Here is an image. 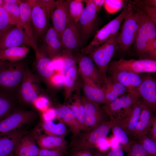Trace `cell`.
<instances>
[{
    "label": "cell",
    "instance_id": "6da1fadb",
    "mask_svg": "<svg viewBox=\"0 0 156 156\" xmlns=\"http://www.w3.org/2000/svg\"><path fill=\"white\" fill-rule=\"evenodd\" d=\"M26 67L19 61H3L0 68V89L18 95Z\"/></svg>",
    "mask_w": 156,
    "mask_h": 156
},
{
    "label": "cell",
    "instance_id": "7a4b0ae2",
    "mask_svg": "<svg viewBox=\"0 0 156 156\" xmlns=\"http://www.w3.org/2000/svg\"><path fill=\"white\" fill-rule=\"evenodd\" d=\"M113 125V122L110 120L103 122L91 131H80L73 136L70 146L73 150L89 151L97 145L100 140L106 138Z\"/></svg>",
    "mask_w": 156,
    "mask_h": 156
},
{
    "label": "cell",
    "instance_id": "3957f363",
    "mask_svg": "<svg viewBox=\"0 0 156 156\" xmlns=\"http://www.w3.org/2000/svg\"><path fill=\"white\" fill-rule=\"evenodd\" d=\"M118 34L94 49L89 54L101 75L103 79L107 77L109 64L118 48Z\"/></svg>",
    "mask_w": 156,
    "mask_h": 156
},
{
    "label": "cell",
    "instance_id": "277c9868",
    "mask_svg": "<svg viewBox=\"0 0 156 156\" xmlns=\"http://www.w3.org/2000/svg\"><path fill=\"white\" fill-rule=\"evenodd\" d=\"M137 13L132 7L124 20L120 32L118 37V48L122 51L127 50L134 43L140 26Z\"/></svg>",
    "mask_w": 156,
    "mask_h": 156
},
{
    "label": "cell",
    "instance_id": "5b68a950",
    "mask_svg": "<svg viewBox=\"0 0 156 156\" xmlns=\"http://www.w3.org/2000/svg\"><path fill=\"white\" fill-rule=\"evenodd\" d=\"M121 70L139 74L156 72V60L148 59L126 60L121 58L110 62L107 72Z\"/></svg>",
    "mask_w": 156,
    "mask_h": 156
},
{
    "label": "cell",
    "instance_id": "8992f818",
    "mask_svg": "<svg viewBox=\"0 0 156 156\" xmlns=\"http://www.w3.org/2000/svg\"><path fill=\"white\" fill-rule=\"evenodd\" d=\"M140 97L137 91L129 92L127 94L105 104L103 109L110 117L111 120H116L127 114Z\"/></svg>",
    "mask_w": 156,
    "mask_h": 156
},
{
    "label": "cell",
    "instance_id": "52a82bcc",
    "mask_svg": "<svg viewBox=\"0 0 156 156\" xmlns=\"http://www.w3.org/2000/svg\"><path fill=\"white\" fill-rule=\"evenodd\" d=\"M140 20V26L134 42V48L140 59H148L146 50L147 43L155 34L156 27L150 20L145 18L139 11L136 12Z\"/></svg>",
    "mask_w": 156,
    "mask_h": 156
},
{
    "label": "cell",
    "instance_id": "ba28073f",
    "mask_svg": "<svg viewBox=\"0 0 156 156\" xmlns=\"http://www.w3.org/2000/svg\"><path fill=\"white\" fill-rule=\"evenodd\" d=\"M40 92L39 83L38 78L27 67L18 92V100L28 103H33L39 97Z\"/></svg>",
    "mask_w": 156,
    "mask_h": 156
},
{
    "label": "cell",
    "instance_id": "9c48e42d",
    "mask_svg": "<svg viewBox=\"0 0 156 156\" xmlns=\"http://www.w3.org/2000/svg\"><path fill=\"white\" fill-rule=\"evenodd\" d=\"M36 112L14 109L7 117L0 121V136L15 131L36 117Z\"/></svg>",
    "mask_w": 156,
    "mask_h": 156
},
{
    "label": "cell",
    "instance_id": "30bf717a",
    "mask_svg": "<svg viewBox=\"0 0 156 156\" xmlns=\"http://www.w3.org/2000/svg\"><path fill=\"white\" fill-rule=\"evenodd\" d=\"M63 50L77 51L83 40L78 23L69 14L66 27L60 37Z\"/></svg>",
    "mask_w": 156,
    "mask_h": 156
},
{
    "label": "cell",
    "instance_id": "8fae6325",
    "mask_svg": "<svg viewBox=\"0 0 156 156\" xmlns=\"http://www.w3.org/2000/svg\"><path fill=\"white\" fill-rule=\"evenodd\" d=\"M31 8V18L36 38L47 31L50 18L42 0H28Z\"/></svg>",
    "mask_w": 156,
    "mask_h": 156
},
{
    "label": "cell",
    "instance_id": "7c38bea8",
    "mask_svg": "<svg viewBox=\"0 0 156 156\" xmlns=\"http://www.w3.org/2000/svg\"><path fill=\"white\" fill-rule=\"evenodd\" d=\"M32 45L19 24L13 25L0 36V51L18 46Z\"/></svg>",
    "mask_w": 156,
    "mask_h": 156
},
{
    "label": "cell",
    "instance_id": "4fadbf2b",
    "mask_svg": "<svg viewBox=\"0 0 156 156\" xmlns=\"http://www.w3.org/2000/svg\"><path fill=\"white\" fill-rule=\"evenodd\" d=\"M84 1L86 6L78 22L83 40H87L94 31L96 27L97 14L93 0Z\"/></svg>",
    "mask_w": 156,
    "mask_h": 156
},
{
    "label": "cell",
    "instance_id": "5bb4252c",
    "mask_svg": "<svg viewBox=\"0 0 156 156\" xmlns=\"http://www.w3.org/2000/svg\"><path fill=\"white\" fill-rule=\"evenodd\" d=\"M74 57L78 64L80 74L89 78L100 87L104 89L103 79L90 57L82 53H79Z\"/></svg>",
    "mask_w": 156,
    "mask_h": 156
},
{
    "label": "cell",
    "instance_id": "9a60e30c",
    "mask_svg": "<svg viewBox=\"0 0 156 156\" xmlns=\"http://www.w3.org/2000/svg\"><path fill=\"white\" fill-rule=\"evenodd\" d=\"M69 16L68 5L67 0H57L49 13L53 27L61 37L66 25Z\"/></svg>",
    "mask_w": 156,
    "mask_h": 156
},
{
    "label": "cell",
    "instance_id": "2e32d148",
    "mask_svg": "<svg viewBox=\"0 0 156 156\" xmlns=\"http://www.w3.org/2000/svg\"><path fill=\"white\" fill-rule=\"evenodd\" d=\"M144 103L142 100H138L125 115L116 120H112L120 127L131 139H133V133L139 121L140 115Z\"/></svg>",
    "mask_w": 156,
    "mask_h": 156
},
{
    "label": "cell",
    "instance_id": "e0dca14e",
    "mask_svg": "<svg viewBox=\"0 0 156 156\" xmlns=\"http://www.w3.org/2000/svg\"><path fill=\"white\" fill-rule=\"evenodd\" d=\"M137 91L145 105L153 112L156 108V82L150 75L142 77Z\"/></svg>",
    "mask_w": 156,
    "mask_h": 156
},
{
    "label": "cell",
    "instance_id": "ac0fdd59",
    "mask_svg": "<svg viewBox=\"0 0 156 156\" xmlns=\"http://www.w3.org/2000/svg\"><path fill=\"white\" fill-rule=\"evenodd\" d=\"M81 99L85 110V131L94 129L102 122L103 114L99 105L91 101L84 96Z\"/></svg>",
    "mask_w": 156,
    "mask_h": 156
},
{
    "label": "cell",
    "instance_id": "d6986e66",
    "mask_svg": "<svg viewBox=\"0 0 156 156\" xmlns=\"http://www.w3.org/2000/svg\"><path fill=\"white\" fill-rule=\"evenodd\" d=\"M27 132L18 129L0 136V156H15L17 147Z\"/></svg>",
    "mask_w": 156,
    "mask_h": 156
},
{
    "label": "cell",
    "instance_id": "ffe728a7",
    "mask_svg": "<svg viewBox=\"0 0 156 156\" xmlns=\"http://www.w3.org/2000/svg\"><path fill=\"white\" fill-rule=\"evenodd\" d=\"M20 22L18 24L30 40L35 52L38 49L31 18V8L28 0L22 1L19 5Z\"/></svg>",
    "mask_w": 156,
    "mask_h": 156
},
{
    "label": "cell",
    "instance_id": "44dd1931",
    "mask_svg": "<svg viewBox=\"0 0 156 156\" xmlns=\"http://www.w3.org/2000/svg\"><path fill=\"white\" fill-rule=\"evenodd\" d=\"M41 49L51 60L61 55L63 49L61 39L53 27L46 31Z\"/></svg>",
    "mask_w": 156,
    "mask_h": 156
},
{
    "label": "cell",
    "instance_id": "7402d4cb",
    "mask_svg": "<svg viewBox=\"0 0 156 156\" xmlns=\"http://www.w3.org/2000/svg\"><path fill=\"white\" fill-rule=\"evenodd\" d=\"M111 80L119 83L127 89L128 92L137 91L140 84L142 77L139 74L121 70L107 72Z\"/></svg>",
    "mask_w": 156,
    "mask_h": 156
},
{
    "label": "cell",
    "instance_id": "603a6c76",
    "mask_svg": "<svg viewBox=\"0 0 156 156\" xmlns=\"http://www.w3.org/2000/svg\"><path fill=\"white\" fill-rule=\"evenodd\" d=\"M81 75L83 81L84 96L89 100L99 105L106 104L103 89L97 86L89 78Z\"/></svg>",
    "mask_w": 156,
    "mask_h": 156
},
{
    "label": "cell",
    "instance_id": "cb8c5ba5",
    "mask_svg": "<svg viewBox=\"0 0 156 156\" xmlns=\"http://www.w3.org/2000/svg\"><path fill=\"white\" fill-rule=\"evenodd\" d=\"M55 113L57 117L69 128L72 133L73 136L81 131L77 120L68 105H64L57 108L55 110Z\"/></svg>",
    "mask_w": 156,
    "mask_h": 156
},
{
    "label": "cell",
    "instance_id": "d4e9b609",
    "mask_svg": "<svg viewBox=\"0 0 156 156\" xmlns=\"http://www.w3.org/2000/svg\"><path fill=\"white\" fill-rule=\"evenodd\" d=\"M35 67L38 74L42 78L50 79L54 75L51 60L40 49L35 52Z\"/></svg>",
    "mask_w": 156,
    "mask_h": 156
},
{
    "label": "cell",
    "instance_id": "484cf974",
    "mask_svg": "<svg viewBox=\"0 0 156 156\" xmlns=\"http://www.w3.org/2000/svg\"><path fill=\"white\" fill-rule=\"evenodd\" d=\"M18 100L17 95L0 89V121L12 113Z\"/></svg>",
    "mask_w": 156,
    "mask_h": 156
},
{
    "label": "cell",
    "instance_id": "4316f807",
    "mask_svg": "<svg viewBox=\"0 0 156 156\" xmlns=\"http://www.w3.org/2000/svg\"><path fill=\"white\" fill-rule=\"evenodd\" d=\"M37 143L41 148L50 150H64L66 145L64 136L49 135L39 137Z\"/></svg>",
    "mask_w": 156,
    "mask_h": 156
},
{
    "label": "cell",
    "instance_id": "83f0119b",
    "mask_svg": "<svg viewBox=\"0 0 156 156\" xmlns=\"http://www.w3.org/2000/svg\"><path fill=\"white\" fill-rule=\"evenodd\" d=\"M29 50L27 46H18L0 51V60L12 63L19 61L26 56Z\"/></svg>",
    "mask_w": 156,
    "mask_h": 156
},
{
    "label": "cell",
    "instance_id": "f1b7e54d",
    "mask_svg": "<svg viewBox=\"0 0 156 156\" xmlns=\"http://www.w3.org/2000/svg\"><path fill=\"white\" fill-rule=\"evenodd\" d=\"M40 149L30 137L25 135L20 141L15 156H38Z\"/></svg>",
    "mask_w": 156,
    "mask_h": 156
},
{
    "label": "cell",
    "instance_id": "f546056e",
    "mask_svg": "<svg viewBox=\"0 0 156 156\" xmlns=\"http://www.w3.org/2000/svg\"><path fill=\"white\" fill-rule=\"evenodd\" d=\"M75 94L70 100L68 106L75 115L78 122L80 131H85V110L78 93Z\"/></svg>",
    "mask_w": 156,
    "mask_h": 156
},
{
    "label": "cell",
    "instance_id": "4dcf8cb0",
    "mask_svg": "<svg viewBox=\"0 0 156 156\" xmlns=\"http://www.w3.org/2000/svg\"><path fill=\"white\" fill-rule=\"evenodd\" d=\"M77 69L75 65L70 68L65 75V98L66 100L69 98L74 89L77 76Z\"/></svg>",
    "mask_w": 156,
    "mask_h": 156
},
{
    "label": "cell",
    "instance_id": "1f68e13d",
    "mask_svg": "<svg viewBox=\"0 0 156 156\" xmlns=\"http://www.w3.org/2000/svg\"><path fill=\"white\" fill-rule=\"evenodd\" d=\"M132 8L131 5L125 7L119 15L105 25L112 36L118 34L122 22Z\"/></svg>",
    "mask_w": 156,
    "mask_h": 156
},
{
    "label": "cell",
    "instance_id": "d6a6232c",
    "mask_svg": "<svg viewBox=\"0 0 156 156\" xmlns=\"http://www.w3.org/2000/svg\"><path fill=\"white\" fill-rule=\"evenodd\" d=\"M42 127L49 135L64 136L66 134L67 130L63 123H54L51 120L45 121L42 124Z\"/></svg>",
    "mask_w": 156,
    "mask_h": 156
},
{
    "label": "cell",
    "instance_id": "836d02e7",
    "mask_svg": "<svg viewBox=\"0 0 156 156\" xmlns=\"http://www.w3.org/2000/svg\"><path fill=\"white\" fill-rule=\"evenodd\" d=\"M2 7L6 11L10 21L13 25H17L20 23V12L19 5L4 2Z\"/></svg>",
    "mask_w": 156,
    "mask_h": 156
},
{
    "label": "cell",
    "instance_id": "e575fe53",
    "mask_svg": "<svg viewBox=\"0 0 156 156\" xmlns=\"http://www.w3.org/2000/svg\"><path fill=\"white\" fill-rule=\"evenodd\" d=\"M68 5L69 14L77 23H78L80 17L84 8L83 0H67Z\"/></svg>",
    "mask_w": 156,
    "mask_h": 156
},
{
    "label": "cell",
    "instance_id": "d590c367",
    "mask_svg": "<svg viewBox=\"0 0 156 156\" xmlns=\"http://www.w3.org/2000/svg\"><path fill=\"white\" fill-rule=\"evenodd\" d=\"M135 140L144 147L148 156H156V142L147 134L138 136Z\"/></svg>",
    "mask_w": 156,
    "mask_h": 156
},
{
    "label": "cell",
    "instance_id": "8d00e7d4",
    "mask_svg": "<svg viewBox=\"0 0 156 156\" xmlns=\"http://www.w3.org/2000/svg\"><path fill=\"white\" fill-rule=\"evenodd\" d=\"M61 56L62 59L63 66L58 71L59 73L65 75L68 70L76 64V61L71 52L63 50Z\"/></svg>",
    "mask_w": 156,
    "mask_h": 156
},
{
    "label": "cell",
    "instance_id": "74e56055",
    "mask_svg": "<svg viewBox=\"0 0 156 156\" xmlns=\"http://www.w3.org/2000/svg\"><path fill=\"white\" fill-rule=\"evenodd\" d=\"M112 122L113 125L112 129L115 137L128 150L131 141L129 136L120 127Z\"/></svg>",
    "mask_w": 156,
    "mask_h": 156
},
{
    "label": "cell",
    "instance_id": "f35d334b",
    "mask_svg": "<svg viewBox=\"0 0 156 156\" xmlns=\"http://www.w3.org/2000/svg\"><path fill=\"white\" fill-rule=\"evenodd\" d=\"M155 117H156L155 118ZM154 118L153 120L139 121L136 126L133 132V139L135 140L138 136L147 134L150 129Z\"/></svg>",
    "mask_w": 156,
    "mask_h": 156
},
{
    "label": "cell",
    "instance_id": "ab89813d",
    "mask_svg": "<svg viewBox=\"0 0 156 156\" xmlns=\"http://www.w3.org/2000/svg\"><path fill=\"white\" fill-rule=\"evenodd\" d=\"M127 156H148L147 153L142 146L137 141L131 140Z\"/></svg>",
    "mask_w": 156,
    "mask_h": 156
},
{
    "label": "cell",
    "instance_id": "60d3db41",
    "mask_svg": "<svg viewBox=\"0 0 156 156\" xmlns=\"http://www.w3.org/2000/svg\"><path fill=\"white\" fill-rule=\"evenodd\" d=\"M104 82L103 90L106 102L105 104H106L114 101L119 97L113 91L112 82L108 77L107 76L104 79Z\"/></svg>",
    "mask_w": 156,
    "mask_h": 156
},
{
    "label": "cell",
    "instance_id": "b9f144b4",
    "mask_svg": "<svg viewBox=\"0 0 156 156\" xmlns=\"http://www.w3.org/2000/svg\"><path fill=\"white\" fill-rule=\"evenodd\" d=\"M13 25L5 10L0 7V36Z\"/></svg>",
    "mask_w": 156,
    "mask_h": 156
},
{
    "label": "cell",
    "instance_id": "7bdbcfd3",
    "mask_svg": "<svg viewBox=\"0 0 156 156\" xmlns=\"http://www.w3.org/2000/svg\"><path fill=\"white\" fill-rule=\"evenodd\" d=\"M123 1L121 0H105L103 5L106 11L113 14L119 10L122 7Z\"/></svg>",
    "mask_w": 156,
    "mask_h": 156
},
{
    "label": "cell",
    "instance_id": "ee69618b",
    "mask_svg": "<svg viewBox=\"0 0 156 156\" xmlns=\"http://www.w3.org/2000/svg\"><path fill=\"white\" fill-rule=\"evenodd\" d=\"M146 52L148 59L156 60V39L148 43Z\"/></svg>",
    "mask_w": 156,
    "mask_h": 156
},
{
    "label": "cell",
    "instance_id": "f6af8a7d",
    "mask_svg": "<svg viewBox=\"0 0 156 156\" xmlns=\"http://www.w3.org/2000/svg\"><path fill=\"white\" fill-rule=\"evenodd\" d=\"M155 116L153 114V112L144 104L140 112L139 121L153 120Z\"/></svg>",
    "mask_w": 156,
    "mask_h": 156
},
{
    "label": "cell",
    "instance_id": "bcb514c9",
    "mask_svg": "<svg viewBox=\"0 0 156 156\" xmlns=\"http://www.w3.org/2000/svg\"><path fill=\"white\" fill-rule=\"evenodd\" d=\"M64 150H50L40 148L38 156H63Z\"/></svg>",
    "mask_w": 156,
    "mask_h": 156
},
{
    "label": "cell",
    "instance_id": "7dc6e473",
    "mask_svg": "<svg viewBox=\"0 0 156 156\" xmlns=\"http://www.w3.org/2000/svg\"><path fill=\"white\" fill-rule=\"evenodd\" d=\"M111 81L113 91L119 97L124 95L126 92H128L126 88L121 83L115 81Z\"/></svg>",
    "mask_w": 156,
    "mask_h": 156
},
{
    "label": "cell",
    "instance_id": "c3c4849f",
    "mask_svg": "<svg viewBox=\"0 0 156 156\" xmlns=\"http://www.w3.org/2000/svg\"><path fill=\"white\" fill-rule=\"evenodd\" d=\"M142 8L143 9L141 10L144 11L150 17L151 19L156 23V7L148 5L142 3Z\"/></svg>",
    "mask_w": 156,
    "mask_h": 156
},
{
    "label": "cell",
    "instance_id": "681fc988",
    "mask_svg": "<svg viewBox=\"0 0 156 156\" xmlns=\"http://www.w3.org/2000/svg\"><path fill=\"white\" fill-rule=\"evenodd\" d=\"M65 75L60 73L53 75L50 79L54 85L60 86L64 84Z\"/></svg>",
    "mask_w": 156,
    "mask_h": 156
},
{
    "label": "cell",
    "instance_id": "f907efd6",
    "mask_svg": "<svg viewBox=\"0 0 156 156\" xmlns=\"http://www.w3.org/2000/svg\"><path fill=\"white\" fill-rule=\"evenodd\" d=\"M52 66L54 70H60L63 66L62 59L61 56L51 60Z\"/></svg>",
    "mask_w": 156,
    "mask_h": 156
},
{
    "label": "cell",
    "instance_id": "816d5d0a",
    "mask_svg": "<svg viewBox=\"0 0 156 156\" xmlns=\"http://www.w3.org/2000/svg\"><path fill=\"white\" fill-rule=\"evenodd\" d=\"M147 135L156 142V118H154Z\"/></svg>",
    "mask_w": 156,
    "mask_h": 156
},
{
    "label": "cell",
    "instance_id": "f5cc1de1",
    "mask_svg": "<svg viewBox=\"0 0 156 156\" xmlns=\"http://www.w3.org/2000/svg\"><path fill=\"white\" fill-rule=\"evenodd\" d=\"M105 138L100 140L97 144L101 150L103 151L107 150L110 146L109 142Z\"/></svg>",
    "mask_w": 156,
    "mask_h": 156
},
{
    "label": "cell",
    "instance_id": "db71d44e",
    "mask_svg": "<svg viewBox=\"0 0 156 156\" xmlns=\"http://www.w3.org/2000/svg\"><path fill=\"white\" fill-rule=\"evenodd\" d=\"M42 1L49 17L50 12L54 5L55 1L53 0H42Z\"/></svg>",
    "mask_w": 156,
    "mask_h": 156
},
{
    "label": "cell",
    "instance_id": "11a10c76",
    "mask_svg": "<svg viewBox=\"0 0 156 156\" xmlns=\"http://www.w3.org/2000/svg\"><path fill=\"white\" fill-rule=\"evenodd\" d=\"M71 156H92L89 151L74 150Z\"/></svg>",
    "mask_w": 156,
    "mask_h": 156
},
{
    "label": "cell",
    "instance_id": "9f6ffc18",
    "mask_svg": "<svg viewBox=\"0 0 156 156\" xmlns=\"http://www.w3.org/2000/svg\"><path fill=\"white\" fill-rule=\"evenodd\" d=\"M108 156H125L124 153L121 149L116 148L113 149L109 153Z\"/></svg>",
    "mask_w": 156,
    "mask_h": 156
},
{
    "label": "cell",
    "instance_id": "6f0895ef",
    "mask_svg": "<svg viewBox=\"0 0 156 156\" xmlns=\"http://www.w3.org/2000/svg\"><path fill=\"white\" fill-rule=\"evenodd\" d=\"M93 2L97 13L100 11L102 6L103 5L105 0H93Z\"/></svg>",
    "mask_w": 156,
    "mask_h": 156
},
{
    "label": "cell",
    "instance_id": "680465c9",
    "mask_svg": "<svg viewBox=\"0 0 156 156\" xmlns=\"http://www.w3.org/2000/svg\"><path fill=\"white\" fill-rule=\"evenodd\" d=\"M120 143L118 139L114 137L112 140L110 145L113 149L116 148L119 146Z\"/></svg>",
    "mask_w": 156,
    "mask_h": 156
},
{
    "label": "cell",
    "instance_id": "91938a15",
    "mask_svg": "<svg viewBox=\"0 0 156 156\" xmlns=\"http://www.w3.org/2000/svg\"><path fill=\"white\" fill-rule=\"evenodd\" d=\"M39 103L38 107H40L42 108L45 107L47 105L48 102L47 99L44 97H40L38 98Z\"/></svg>",
    "mask_w": 156,
    "mask_h": 156
},
{
    "label": "cell",
    "instance_id": "94428289",
    "mask_svg": "<svg viewBox=\"0 0 156 156\" xmlns=\"http://www.w3.org/2000/svg\"><path fill=\"white\" fill-rule=\"evenodd\" d=\"M5 3L15 4L19 5L22 2V1L20 0H3Z\"/></svg>",
    "mask_w": 156,
    "mask_h": 156
},
{
    "label": "cell",
    "instance_id": "6125c7cd",
    "mask_svg": "<svg viewBox=\"0 0 156 156\" xmlns=\"http://www.w3.org/2000/svg\"><path fill=\"white\" fill-rule=\"evenodd\" d=\"M4 3L3 0H0V7H2Z\"/></svg>",
    "mask_w": 156,
    "mask_h": 156
},
{
    "label": "cell",
    "instance_id": "be15d7a7",
    "mask_svg": "<svg viewBox=\"0 0 156 156\" xmlns=\"http://www.w3.org/2000/svg\"><path fill=\"white\" fill-rule=\"evenodd\" d=\"M94 156H105L102 154H99L96 155Z\"/></svg>",
    "mask_w": 156,
    "mask_h": 156
},
{
    "label": "cell",
    "instance_id": "e7e4bbea",
    "mask_svg": "<svg viewBox=\"0 0 156 156\" xmlns=\"http://www.w3.org/2000/svg\"><path fill=\"white\" fill-rule=\"evenodd\" d=\"M3 61L0 60V68L1 66Z\"/></svg>",
    "mask_w": 156,
    "mask_h": 156
}]
</instances>
